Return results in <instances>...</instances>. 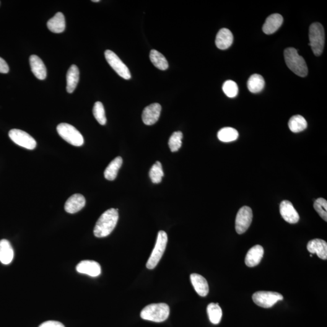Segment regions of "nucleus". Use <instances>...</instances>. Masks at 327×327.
Here are the masks:
<instances>
[{"label":"nucleus","mask_w":327,"mask_h":327,"mask_svg":"<svg viewBox=\"0 0 327 327\" xmlns=\"http://www.w3.org/2000/svg\"><path fill=\"white\" fill-rule=\"evenodd\" d=\"M285 63L294 74L300 77H305L308 74V67L305 59L298 54L297 49L289 48L284 51Z\"/></svg>","instance_id":"obj_2"},{"label":"nucleus","mask_w":327,"mask_h":327,"mask_svg":"<svg viewBox=\"0 0 327 327\" xmlns=\"http://www.w3.org/2000/svg\"><path fill=\"white\" fill-rule=\"evenodd\" d=\"M283 20H283L282 15L279 14L270 15L263 25V32L267 35H271L276 32L281 27Z\"/></svg>","instance_id":"obj_17"},{"label":"nucleus","mask_w":327,"mask_h":327,"mask_svg":"<svg viewBox=\"0 0 327 327\" xmlns=\"http://www.w3.org/2000/svg\"><path fill=\"white\" fill-rule=\"evenodd\" d=\"M252 299L257 305L265 308H271L278 301L283 300L281 294L277 292L260 291L254 293Z\"/></svg>","instance_id":"obj_7"},{"label":"nucleus","mask_w":327,"mask_h":327,"mask_svg":"<svg viewBox=\"0 0 327 327\" xmlns=\"http://www.w3.org/2000/svg\"><path fill=\"white\" fill-rule=\"evenodd\" d=\"M222 90L225 95L229 98H235L238 93L237 84L232 80H227L223 84Z\"/></svg>","instance_id":"obj_34"},{"label":"nucleus","mask_w":327,"mask_h":327,"mask_svg":"<svg viewBox=\"0 0 327 327\" xmlns=\"http://www.w3.org/2000/svg\"><path fill=\"white\" fill-rule=\"evenodd\" d=\"M191 281L194 290L201 297H206L209 292L208 282L201 275L193 273L191 275Z\"/></svg>","instance_id":"obj_18"},{"label":"nucleus","mask_w":327,"mask_h":327,"mask_svg":"<svg viewBox=\"0 0 327 327\" xmlns=\"http://www.w3.org/2000/svg\"><path fill=\"white\" fill-rule=\"evenodd\" d=\"M309 40L314 54L320 56L325 45V32L323 25L319 23H314L309 28Z\"/></svg>","instance_id":"obj_4"},{"label":"nucleus","mask_w":327,"mask_h":327,"mask_svg":"<svg viewBox=\"0 0 327 327\" xmlns=\"http://www.w3.org/2000/svg\"><path fill=\"white\" fill-rule=\"evenodd\" d=\"M14 253L12 246L9 241H0V262L4 265L12 263L14 259Z\"/></svg>","instance_id":"obj_21"},{"label":"nucleus","mask_w":327,"mask_h":327,"mask_svg":"<svg viewBox=\"0 0 327 327\" xmlns=\"http://www.w3.org/2000/svg\"><path fill=\"white\" fill-rule=\"evenodd\" d=\"M307 250L310 253H316L319 258L323 260L327 259V243L325 241L315 239L309 241Z\"/></svg>","instance_id":"obj_15"},{"label":"nucleus","mask_w":327,"mask_h":327,"mask_svg":"<svg viewBox=\"0 0 327 327\" xmlns=\"http://www.w3.org/2000/svg\"><path fill=\"white\" fill-rule=\"evenodd\" d=\"M56 130L59 136L70 144L80 147L84 144V138L81 133L71 124H59Z\"/></svg>","instance_id":"obj_6"},{"label":"nucleus","mask_w":327,"mask_h":327,"mask_svg":"<svg viewBox=\"0 0 327 327\" xmlns=\"http://www.w3.org/2000/svg\"><path fill=\"white\" fill-rule=\"evenodd\" d=\"M100 0H93L92 2H100Z\"/></svg>","instance_id":"obj_37"},{"label":"nucleus","mask_w":327,"mask_h":327,"mask_svg":"<svg viewBox=\"0 0 327 327\" xmlns=\"http://www.w3.org/2000/svg\"><path fill=\"white\" fill-rule=\"evenodd\" d=\"M9 136L13 142L21 147L28 150L34 149L36 142L33 137L25 131L19 129H12L9 132Z\"/></svg>","instance_id":"obj_10"},{"label":"nucleus","mask_w":327,"mask_h":327,"mask_svg":"<svg viewBox=\"0 0 327 327\" xmlns=\"http://www.w3.org/2000/svg\"><path fill=\"white\" fill-rule=\"evenodd\" d=\"M93 113L94 117L101 125H105L107 119L106 117L105 108H104L102 103L98 101L95 103L93 109Z\"/></svg>","instance_id":"obj_31"},{"label":"nucleus","mask_w":327,"mask_h":327,"mask_svg":"<svg viewBox=\"0 0 327 327\" xmlns=\"http://www.w3.org/2000/svg\"><path fill=\"white\" fill-rule=\"evenodd\" d=\"M39 327H65L63 324L55 321H49L41 324Z\"/></svg>","instance_id":"obj_35"},{"label":"nucleus","mask_w":327,"mask_h":327,"mask_svg":"<svg viewBox=\"0 0 327 327\" xmlns=\"http://www.w3.org/2000/svg\"><path fill=\"white\" fill-rule=\"evenodd\" d=\"M85 205V199L81 194H75L67 200L64 209L69 214H74L80 211Z\"/></svg>","instance_id":"obj_14"},{"label":"nucleus","mask_w":327,"mask_h":327,"mask_svg":"<svg viewBox=\"0 0 327 327\" xmlns=\"http://www.w3.org/2000/svg\"><path fill=\"white\" fill-rule=\"evenodd\" d=\"M164 175L162 164L159 162H156L150 170V180L153 183L159 184L162 182Z\"/></svg>","instance_id":"obj_30"},{"label":"nucleus","mask_w":327,"mask_h":327,"mask_svg":"<svg viewBox=\"0 0 327 327\" xmlns=\"http://www.w3.org/2000/svg\"><path fill=\"white\" fill-rule=\"evenodd\" d=\"M77 271L92 277H97L101 273L100 265L97 262L89 260L82 261L77 265Z\"/></svg>","instance_id":"obj_13"},{"label":"nucleus","mask_w":327,"mask_h":327,"mask_svg":"<svg viewBox=\"0 0 327 327\" xmlns=\"http://www.w3.org/2000/svg\"><path fill=\"white\" fill-rule=\"evenodd\" d=\"M105 58L108 63L119 76L125 80L131 79V74L128 67L123 63L117 56V54L110 50L106 51Z\"/></svg>","instance_id":"obj_9"},{"label":"nucleus","mask_w":327,"mask_h":327,"mask_svg":"<svg viewBox=\"0 0 327 327\" xmlns=\"http://www.w3.org/2000/svg\"><path fill=\"white\" fill-rule=\"evenodd\" d=\"M253 219L252 210L248 206H244L236 215L235 228L238 234H243L250 226Z\"/></svg>","instance_id":"obj_8"},{"label":"nucleus","mask_w":327,"mask_h":327,"mask_svg":"<svg viewBox=\"0 0 327 327\" xmlns=\"http://www.w3.org/2000/svg\"><path fill=\"white\" fill-rule=\"evenodd\" d=\"M265 86L264 78L259 74H253L249 78L247 87L250 92L257 93L261 92Z\"/></svg>","instance_id":"obj_25"},{"label":"nucleus","mask_w":327,"mask_h":327,"mask_svg":"<svg viewBox=\"0 0 327 327\" xmlns=\"http://www.w3.org/2000/svg\"><path fill=\"white\" fill-rule=\"evenodd\" d=\"M289 127L293 133H299L307 129V122L302 116L295 115L290 119Z\"/></svg>","instance_id":"obj_26"},{"label":"nucleus","mask_w":327,"mask_h":327,"mask_svg":"<svg viewBox=\"0 0 327 327\" xmlns=\"http://www.w3.org/2000/svg\"><path fill=\"white\" fill-rule=\"evenodd\" d=\"M183 137V135L181 132H175L172 134L168 141V145H169L171 152H177L180 149Z\"/></svg>","instance_id":"obj_32"},{"label":"nucleus","mask_w":327,"mask_h":327,"mask_svg":"<svg viewBox=\"0 0 327 327\" xmlns=\"http://www.w3.org/2000/svg\"><path fill=\"white\" fill-rule=\"evenodd\" d=\"M150 59L152 63L158 69L165 71L168 67L167 59L162 54L156 50H152L150 53Z\"/></svg>","instance_id":"obj_29"},{"label":"nucleus","mask_w":327,"mask_h":327,"mask_svg":"<svg viewBox=\"0 0 327 327\" xmlns=\"http://www.w3.org/2000/svg\"><path fill=\"white\" fill-rule=\"evenodd\" d=\"M168 237L167 233L164 231H160L158 233L157 242L150 254L149 260H148L146 267L148 269L152 270L155 268L158 264L162 259L164 253L166 246H167Z\"/></svg>","instance_id":"obj_5"},{"label":"nucleus","mask_w":327,"mask_h":327,"mask_svg":"<svg viewBox=\"0 0 327 327\" xmlns=\"http://www.w3.org/2000/svg\"><path fill=\"white\" fill-rule=\"evenodd\" d=\"M67 92L71 93L76 89L80 79V71L76 65H72L67 73Z\"/></svg>","instance_id":"obj_23"},{"label":"nucleus","mask_w":327,"mask_h":327,"mask_svg":"<svg viewBox=\"0 0 327 327\" xmlns=\"http://www.w3.org/2000/svg\"><path fill=\"white\" fill-rule=\"evenodd\" d=\"M161 111H162V106L160 104L154 103L147 106L142 111V121L145 125H153L159 119Z\"/></svg>","instance_id":"obj_11"},{"label":"nucleus","mask_w":327,"mask_h":327,"mask_svg":"<svg viewBox=\"0 0 327 327\" xmlns=\"http://www.w3.org/2000/svg\"><path fill=\"white\" fill-rule=\"evenodd\" d=\"M264 255L263 246L256 245L251 248L246 254L245 263L246 266L253 267L258 266L261 263Z\"/></svg>","instance_id":"obj_16"},{"label":"nucleus","mask_w":327,"mask_h":327,"mask_svg":"<svg viewBox=\"0 0 327 327\" xmlns=\"http://www.w3.org/2000/svg\"><path fill=\"white\" fill-rule=\"evenodd\" d=\"M280 214L285 221L290 224H296L300 220V215L293 206L292 202L284 200L280 204Z\"/></svg>","instance_id":"obj_12"},{"label":"nucleus","mask_w":327,"mask_h":327,"mask_svg":"<svg viewBox=\"0 0 327 327\" xmlns=\"http://www.w3.org/2000/svg\"><path fill=\"white\" fill-rule=\"evenodd\" d=\"M118 209H110L104 212L98 219L93 230L96 237L104 238L110 234L117 224Z\"/></svg>","instance_id":"obj_1"},{"label":"nucleus","mask_w":327,"mask_h":327,"mask_svg":"<svg viewBox=\"0 0 327 327\" xmlns=\"http://www.w3.org/2000/svg\"><path fill=\"white\" fill-rule=\"evenodd\" d=\"M209 320L213 324L217 325L221 321L222 311L219 303H210L207 308Z\"/></svg>","instance_id":"obj_27"},{"label":"nucleus","mask_w":327,"mask_h":327,"mask_svg":"<svg viewBox=\"0 0 327 327\" xmlns=\"http://www.w3.org/2000/svg\"><path fill=\"white\" fill-rule=\"evenodd\" d=\"M9 71L8 65L3 59L0 57V73L7 74Z\"/></svg>","instance_id":"obj_36"},{"label":"nucleus","mask_w":327,"mask_h":327,"mask_svg":"<svg viewBox=\"0 0 327 327\" xmlns=\"http://www.w3.org/2000/svg\"><path fill=\"white\" fill-rule=\"evenodd\" d=\"M29 61L31 70L35 76L39 80H45L47 77V70L41 58L33 54L30 56Z\"/></svg>","instance_id":"obj_20"},{"label":"nucleus","mask_w":327,"mask_h":327,"mask_svg":"<svg viewBox=\"0 0 327 327\" xmlns=\"http://www.w3.org/2000/svg\"><path fill=\"white\" fill-rule=\"evenodd\" d=\"M170 314L169 306L165 303H152L142 309L141 318L144 320L163 323Z\"/></svg>","instance_id":"obj_3"},{"label":"nucleus","mask_w":327,"mask_h":327,"mask_svg":"<svg viewBox=\"0 0 327 327\" xmlns=\"http://www.w3.org/2000/svg\"><path fill=\"white\" fill-rule=\"evenodd\" d=\"M47 26L49 30L54 33H59L64 32L66 28V21L61 12L56 13L54 16L48 21Z\"/></svg>","instance_id":"obj_22"},{"label":"nucleus","mask_w":327,"mask_h":327,"mask_svg":"<svg viewBox=\"0 0 327 327\" xmlns=\"http://www.w3.org/2000/svg\"><path fill=\"white\" fill-rule=\"evenodd\" d=\"M233 41L232 32L226 28H223L218 32L215 40V44L218 49L221 50L230 48Z\"/></svg>","instance_id":"obj_19"},{"label":"nucleus","mask_w":327,"mask_h":327,"mask_svg":"<svg viewBox=\"0 0 327 327\" xmlns=\"http://www.w3.org/2000/svg\"><path fill=\"white\" fill-rule=\"evenodd\" d=\"M314 209L324 220L327 221V201L324 198H318L314 203Z\"/></svg>","instance_id":"obj_33"},{"label":"nucleus","mask_w":327,"mask_h":327,"mask_svg":"<svg viewBox=\"0 0 327 327\" xmlns=\"http://www.w3.org/2000/svg\"><path fill=\"white\" fill-rule=\"evenodd\" d=\"M123 164V159L120 157H116L110 162L105 171V177L109 181L115 180L119 168Z\"/></svg>","instance_id":"obj_24"},{"label":"nucleus","mask_w":327,"mask_h":327,"mask_svg":"<svg viewBox=\"0 0 327 327\" xmlns=\"http://www.w3.org/2000/svg\"><path fill=\"white\" fill-rule=\"evenodd\" d=\"M238 132L232 127H224L218 133V139L224 142L234 141L238 139Z\"/></svg>","instance_id":"obj_28"}]
</instances>
